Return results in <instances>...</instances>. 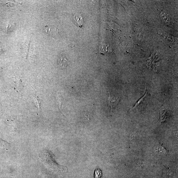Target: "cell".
<instances>
[{
	"label": "cell",
	"mask_w": 178,
	"mask_h": 178,
	"mask_svg": "<svg viewBox=\"0 0 178 178\" xmlns=\"http://www.w3.org/2000/svg\"><path fill=\"white\" fill-rule=\"evenodd\" d=\"M39 158L41 161L50 169L55 171H66V167L59 165L56 162L55 156L51 151L47 150L42 151L39 155Z\"/></svg>",
	"instance_id": "1"
},
{
	"label": "cell",
	"mask_w": 178,
	"mask_h": 178,
	"mask_svg": "<svg viewBox=\"0 0 178 178\" xmlns=\"http://www.w3.org/2000/svg\"><path fill=\"white\" fill-rule=\"evenodd\" d=\"M120 98L118 96L111 95H109L108 98L109 104L111 111L113 108L116 106L120 100Z\"/></svg>",
	"instance_id": "2"
},
{
	"label": "cell",
	"mask_w": 178,
	"mask_h": 178,
	"mask_svg": "<svg viewBox=\"0 0 178 178\" xmlns=\"http://www.w3.org/2000/svg\"><path fill=\"white\" fill-rule=\"evenodd\" d=\"M75 24L78 27L81 28L83 26L84 20L82 16L80 14H76L73 18Z\"/></svg>",
	"instance_id": "3"
},
{
	"label": "cell",
	"mask_w": 178,
	"mask_h": 178,
	"mask_svg": "<svg viewBox=\"0 0 178 178\" xmlns=\"http://www.w3.org/2000/svg\"><path fill=\"white\" fill-rule=\"evenodd\" d=\"M44 29L47 34L50 36L55 35H57L58 32L57 28L49 26H45Z\"/></svg>",
	"instance_id": "4"
},
{
	"label": "cell",
	"mask_w": 178,
	"mask_h": 178,
	"mask_svg": "<svg viewBox=\"0 0 178 178\" xmlns=\"http://www.w3.org/2000/svg\"><path fill=\"white\" fill-rule=\"evenodd\" d=\"M68 61L64 56H61L60 58L59 64L60 68H65L68 64Z\"/></svg>",
	"instance_id": "5"
},
{
	"label": "cell",
	"mask_w": 178,
	"mask_h": 178,
	"mask_svg": "<svg viewBox=\"0 0 178 178\" xmlns=\"http://www.w3.org/2000/svg\"><path fill=\"white\" fill-rule=\"evenodd\" d=\"M10 144V143H9L3 140L2 139L0 138V145H1L2 148L3 147L7 148L9 146Z\"/></svg>",
	"instance_id": "6"
},
{
	"label": "cell",
	"mask_w": 178,
	"mask_h": 178,
	"mask_svg": "<svg viewBox=\"0 0 178 178\" xmlns=\"http://www.w3.org/2000/svg\"><path fill=\"white\" fill-rule=\"evenodd\" d=\"M147 90L146 92L145 93V95H144L142 98H141L135 104V105H134L133 108H136L139 104L141 103L143 101L144 98H145L146 97V96L147 95Z\"/></svg>",
	"instance_id": "7"
},
{
	"label": "cell",
	"mask_w": 178,
	"mask_h": 178,
	"mask_svg": "<svg viewBox=\"0 0 178 178\" xmlns=\"http://www.w3.org/2000/svg\"><path fill=\"white\" fill-rule=\"evenodd\" d=\"M102 173L101 171L98 169L95 170V178H100L101 176Z\"/></svg>",
	"instance_id": "8"
},
{
	"label": "cell",
	"mask_w": 178,
	"mask_h": 178,
	"mask_svg": "<svg viewBox=\"0 0 178 178\" xmlns=\"http://www.w3.org/2000/svg\"><path fill=\"white\" fill-rule=\"evenodd\" d=\"M161 118L162 121H163L166 117L167 112L165 110H163L161 111Z\"/></svg>",
	"instance_id": "9"
}]
</instances>
